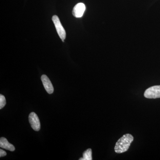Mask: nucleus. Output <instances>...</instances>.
Listing matches in <instances>:
<instances>
[{
	"label": "nucleus",
	"mask_w": 160,
	"mask_h": 160,
	"mask_svg": "<svg viewBox=\"0 0 160 160\" xmlns=\"http://www.w3.org/2000/svg\"><path fill=\"white\" fill-rule=\"evenodd\" d=\"M133 141V137L131 134L124 135L116 143L115 152L117 153H122L127 151Z\"/></svg>",
	"instance_id": "nucleus-1"
},
{
	"label": "nucleus",
	"mask_w": 160,
	"mask_h": 160,
	"mask_svg": "<svg viewBox=\"0 0 160 160\" xmlns=\"http://www.w3.org/2000/svg\"><path fill=\"white\" fill-rule=\"evenodd\" d=\"M52 20L54 23L56 29L59 36L62 39L63 42L66 38V32L63 27L62 25L61 24L58 17L57 15H54L52 16Z\"/></svg>",
	"instance_id": "nucleus-2"
},
{
	"label": "nucleus",
	"mask_w": 160,
	"mask_h": 160,
	"mask_svg": "<svg viewBox=\"0 0 160 160\" xmlns=\"http://www.w3.org/2000/svg\"><path fill=\"white\" fill-rule=\"evenodd\" d=\"M144 96L147 98L149 99L160 98V86L149 87L145 92Z\"/></svg>",
	"instance_id": "nucleus-3"
},
{
	"label": "nucleus",
	"mask_w": 160,
	"mask_h": 160,
	"mask_svg": "<svg viewBox=\"0 0 160 160\" xmlns=\"http://www.w3.org/2000/svg\"><path fill=\"white\" fill-rule=\"evenodd\" d=\"M29 123L32 129L35 131H39L41 128V124L39 119L36 113L34 112H31L29 115Z\"/></svg>",
	"instance_id": "nucleus-4"
},
{
	"label": "nucleus",
	"mask_w": 160,
	"mask_h": 160,
	"mask_svg": "<svg viewBox=\"0 0 160 160\" xmlns=\"http://www.w3.org/2000/svg\"><path fill=\"white\" fill-rule=\"evenodd\" d=\"M86 10V6L82 3H78L73 8L72 13L73 16L77 18L82 17Z\"/></svg>",
	"instance_id": "nucleus-5"
},
{
	"label": "nucleus",
	"mask_w": 160,
	"mask_h": 160,
	"mask_svg": "<svg viewBox=\"0 0 160 160\" xmlns=\"http://www.w3.org/2000/svg\"><path fill=\"white\" fill-rule=\"evenodd\" d=\"M41 80L42 82L43 86L45 87L46 91L49 94L53 93L54 91L53 86L52 84L51 81L46 75H42L41 77Z\"/></svg>",
	"instance_id": "nucleus-6"
},
{
	"label": "nucleus",
	"mask_w": 160,
	"mask_h": 160,
	"mask_svg": "<svg viewBox=\"0 0 160 160\" xmlns=\"http://www.w3.org/2000/svg\"><path fill=\"white\" fill-rule=\"evenodd\" d=\"M0 147L10 151H14L15 149L14 146L12 144L9 143L6 138L3 137L0 139Z\"/></svg>",
	"instance_id": "nucleus-7"
},
{
	"label": "nucleus",
	"mask_w": 160,
	"mask_h": 160,
	"mask_svg": "<svg viewBox=\"0 0 160 160\" xmlns=\"http://www.w3.org/2000/svg\"><path fill=\"white\" fill-rule=\"evenodd\" d=\"M80 160H92V149H87L83 153V158H80Z\"/></svg>",
	"instance_id": "nucleus-8"
},
{
	"label": "nucleus",
	"mask_w": 160,
	"mask_h": 160,
	"mask_svg": "<svg viewBox=\"0 0 160 160\" xmlns=\"http://www.w3.org/2000/svg\"><path fill=\"white\" fill-rule=\"evenodd\" d=\"M6 105V98L3 95H0V109H2Z\"/></svg>",
	"instance_id": "nucleus-9"
},
{
	"label": "nucleus",
	"mask_w": 160,
	"mask_h": 160,
	"mask_svg": "<svg viewBox=\"0 0 160 160\" xmlns=\"http://www.w3.org/2000/svg\"><path fill=\"white\" fill-rule=\"evenodd\" d=\"M6 151L2 150V149H0V157H3L6 156Z\"/></svg>",
	"instance_id": "nucleus-10"
}]
</instances>
